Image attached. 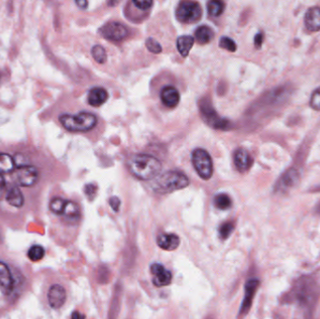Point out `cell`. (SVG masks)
<instances>
[{"label": "cell", "mask_w": 320, "mask_h": 319, "mask_svg": "<svg viewBox=\"0 0 320 319\" xmlns=\"http://www.w3.org/2000/svg\"><path fill=\"white\" fill-rule=\"evenodd\" d=\"M130 172L139 180H151L160 175L162 164L157 158L146 155L137 154L132 156L128 161Z\"/></svg>", "instance_id": "cell-1"}, {"label": "cell", "mask_w": 320, "mask_h": 319, "mask_svg": "<svg viewBox=\"0 0 320 319\" xmlns=\"http://www.w3.org/2000/svg\"><path fill=\"white\" fill-rule=\"evenodd\" d=\"M189 184L187 176L181 171H167L159 175L153 183V189L157 193L168 194L183 189Z\"/></svg>", "instance_id": "cell-2"}, {"label": "cell", "mask_w": 320, "mask_h": 319, "mask_svg": "<svg viewBox=\"0 0 320 319\" xmlns=\"http://www.w3.org/2000/svg\"><path fill=\"white\" fill-rule=\"evenodd\" d=\"M59 121L67 130L71 132H86L96 127V117L87 112H82L76 115L63 114Z\"/></svg>", "instance_id": "cell-3"}, {"label": "cell", "mask_w": 320, "mask_h": 319, "mask_svg": "<svg viewBox=\"0 0 320 319\" xmlns=\"http://www.w3.org/2000/svg\"><path fill=\"white\" fill-rule=\"evenodd\" d=\"M192 163L195 170L203 180H209L213 176V160L206 150H195L192 153Z\"/></svg>", "instance_id": "cell-4"}, {"label": "cell", "mask_w": 320, "mask_h": 319, "mask_svg": "<svg viewBox=\"0 0 320 319\" xmlns=\"http://www.w3.org/2000/svg\"><path fill=\"white\" fill-rule=\"evenodd\" d=\"M203 15V9L198 2L182 1L176 9V18L184 23L199 21Z\"/></svg>", "instance_id": "cell-5"}, {"label": "cell", "mask_w": 320, "mask_h": 319, "mask_svg": "<svg viewBox=\"0 0 320 319\" xmlns=\"http://www.w3.org/2000/svg\"><path fill=\"white\" fill-rule=\"evenodd\" d=\"M200 110L204 122H206L210 127L215 129H228L229 128V122L217 114L207 98H203L200 102Z\"/></svg>", "instance_id": "cell-6"}, {"label": "cell", "mask_w": 320, "mask_h": 319, "mask_svg": "<svg viewBox=\"0 0 320 319\" xmlns=\"http://www.w3.org/2000/svg\"><path fill=\"white\" fill-rule=\"evenodd\" d=\"M101 35L112 42H120L128 35V28L121 23L111 22L100 28Z\"/></svg>", "instance_id": "cell-7"}, {"label": "cell", "mask_w": 320, "mask_h": 319, "mask_svg": "<svg viewBox=\"0 0 320 319\" xmlns=\"http://www.w3.org/2000/svg\"><path fill=\"white\" fill-rule=\"evenodd\" d=\"M259 287V280L253 278L247 281L246 284V289H245V298L242 302V306L239 312V319H244L246 315L248 314L249 310L252 306L253 299L255 298L256 290Z\"/></svg>", "instance_id": "cell-8"}, {"label": "cell", "mask_w": 320, "mask_h": 319, "mask_svg": "<svg viewBox=\"0 0 320 319\" xmlns=\"http://www.w3.org/2000/svg\"><path fill=\"white\" fill-rule=\"evenodd\" d=\"M17 286L16 279L8 264L0 261V289L5 294L14 292Z\"/></svg>", "instance_id": "cell-9"}, {"label": "cell", "mask_w": 320, "mask_h": 319, "mask_svg": "<svg viewBox=\"0 0 320 319\" xmlns=\"http://www.w3.org/2000/svg\"><path fill=\"white\" fill-rule=\"evenodd\" d=\"M150 270L153 275V284L156 287H167L171 284L172 274L162 264L154 263L151 265Z\"/></svg>", "instance_id": "cell-10"}, {"label": "cell", "mask_w": 320, "mask_h": 319, "mask_svg": "<svg viewBox=\"0 0 320 319\" xmlns=\"http://www.w3.org/2000/svg\"><path fill=\"white\" fill-rule=\"evenodd\" d=\"M38 177L39 172L34 166L25 165L18 168L17 178L23 186H32L38 181Z\"/></svg>", "instance_id": "cell-11"}, {"label": "cell", "mask_w": 320, "mask_h": 319, "mask_svg": "<svg viewBox=\"0 0 320 319\" xmlns=\"http://www.w3.org/2000/svg\"><path fill=\"white\" fill-rule=\"evenodd\" d=\"M67 299V293L63 287L53 285L48 292V300L50 306L53 309L61 308Z\"/></svg>", "instance_id": "cell-12"}, {"label": "cell", "mask_w": 320, "mask_h": 319, "mask_svg": "<svg viewBox=\"0 0 320 319\" xmlns=\"http://www.w3.org/2000/svg\"><path fill=\"white\" fill-rule=\"evenodd\" d=\"M160 98L165 106L175 108L179 104L180 94L175 87L169 85L162 88L160 93Z\"/></svg>", "instance_id": "cell-13"}, {"label": "cell", "mask_w": 320, "mask_h": 319, "mask_svg": "<svg viewBox=\"0 0 320 319\" xmlns=\"http://www.w3.org/2000/svg\"><path fill=\"white\" fill-rule=\"evenodd\" d=\"M299 171L295 169L288 170L278 183L277 189L280 191H288V189L294 187L299 182Z\"/></svg>", "instance_id": "cell-14"}, {"label": "cell", "mask_w": 320, "mask_h": 319, "mask_svg": "<svg viewBox=\"0 0 320 319\" xmlns=\"http://www.w3.org/2000/svg\"><path fill=\"white\" fill-rule=\"evenodd\" d=\"M234 163L237 170L241 172H246L251 168L253 160L246 149L239 148L235 152Z\"/></svg>", "instance_id": "cell-15"}, {"label": "cell", "mask_w": 320, "mask_h": 319, "mask_svg": "<svg viewBox=\"0 0 320 319\" xmlns=\"http://www.w3.org/2000/svg\"><path fill=\"white\" fill-rule=\"evenodd\" d=\"M158 245L161 249L166 251H173L180 245V238L172 233H162L158 236Z\"/></svg>", "instance_id": "cell-16"}, {"label": "cell", "mask_w": 320, "mask_h": 319, "mask_svg": "<svg viewBox=\"0 0 320 319\" xmlns=\"http://www.w3.org/2000/svg\"><path fill=\"white\" fill-rule=\"evenodd\" d=\"M304 23L309 31L317 32L320 30V8L313 7L306 11Z\"/></svg>", "instance_id": "cell-17"}, {"label": "cell", "mask_w": 320, "mask_h": 319, "mask_svg": "<svg viewBox=\"0 0 320 319\" xmlns=\"http://www.w3.org/2000/svg\"><path fill=\"white\" fill-rule=\"evenodd\" d=\"M108 99V93L102 87H95L88 94V102L91 106L99 107L104 104Z\"/></svg>", "instance_id": "cell-18"}, {"label": "cell", "mask_w": 320, "mask_h": 319, "mask_svg": "<svg viewBox=\"0 0 320 319\" xmlns=\"http://www.w3.org/2000/svg\"><path fill=\"white\" fill-rule=\"evenodd\" d=\"M194 43H195V39L188 35L181 36L177 39V43H177V49H178L179 53H181L182 56L186 57L188 55L190 50L192 49Z\"/></svg>", "instance_id": "cell-19"}, {"label": "cell", "mask_w": 320, "mask_h": 319, "mask_svg": "<svg viewBox=\"0 0 320 319\" xmlns=\"http://www.w3.org/2000/svg\"><path fill=\"white\" fill-rule=\"evenodd\" d=\"M6 200L10 205L13 207H17V208H20L23 204V193L16 186H12L8 190L7 195H6Z\"/></svg>", "instance_id": "cell-20"}, {"label": "cell", "mask_w": 320, "mask_h": 319, "mask_svg": "<svg viewBox=\"0 0 320 319\" xmlns=\"http://www.w3.org/2000/svg\"><path fill=\"white\" fill-rule=\"evenodd\" d=\"M214 37L213 29L207 25H202L197 28L195 32L196 41L201 44H207L210 43Z\"/></svg>", "instance_id": "cell-21"}, {"label": "cell", "mask_w": 320, "mask_h": 319, "mask_svg": "<svg viewBox=\"0 0 320 319\" xmlns=\"http://www.w3.org/2000/svg\"><path fill=\"white\" fill-rule=\"evenodd\" d=\"M14 159L5 153L0 154V173H10L14 170Z\"/></svg>", "instance_id": "cell-22"}, {"label": "cell", "mask_w": 320, "mask_h": 319, "mask_svg": "<svg viewBox=\"0 0 320 319\" xmlns=\"http://www.w3.org/2000/svg\"><path fill=\"white\" fill-rule=\"evenodd\" d=\"M213 203H214V206L219 210H228L229 208H230L232 202H231L230 198L227 194L222 193V194H218L214 197Z\"/></svg>", "instance_id": "cell-23"}, {"label": "cell", "mask_w": 320, "mask_h": 319, "mask_svg": "<svg viewBox=\"0 0 320 319\" xmlns=\"http://www.w3.org/2000/svg\"><path fill=\"white\" fill-rule=\"evenodd\" d=\"M208 12L210 15L218 17L220 16L225 10V3L222 1H216V0H212L208 3L207 5Z\"/></svg>", "instance_id": "cell-24"}, {"label": "cell", "mask_w": 320, "mask_h": 319, "mask_svg": "<svg viewBox=\"0 0 320 319\" xmlns=\"http://www.w3.org/2000/svg\"><path fill=\"white\" fill-rule=\"evenodd\" d=\"M63 214L69 219H77L80 215L79 206L75 202L68 201Z\"/></svg>", "instance_id": "cell-25"}, {"label": "cell", "mask_w": 320, "mask_h": 319, "mask_svg": "<svg viewBox=\"0 0 320 319\" xmlns=\"http://www.w3.org/2000/svg\"><path fill=\"white\" fill-rule=\"evenodd\" d=\"M44 255H45V250L42 245H33L27 252L28 257L32 261H39L43 259Z\"/></svg>", "instance_id": "cell-26"}, {"label": "cell", "mask_w": 320, "mask_h": 319, "mask_svg": "<svg viewBox=\"0 0 320 319\" xmlns=\"http://www.w3.org/2000/svg\"><path fill=\"white\" fill-rule=\"evenodd\" d=\"M92 56L99 64H104L107 60V53L105 49L101 45H95L92 50Z\"/></svg>", "instance_id": "cell-27"}, {"label": "cell", "mask_w": 320, "mask_h": 319, "mask_svg": "<svg viewBox=\"0 0 320 319\" xmlns=\"http://www.w3.org/2000/svg\"><path fill=\"white\" fill-rule=\"evenodd\" d=\"M68 201L61 198H54L50 203V210L55 214H63Z\"/></svg>", "instance_id": "cell-28"}, {"label": "cell", "mask_w": 320, "mask_h": 319, "mask_svg": "<svg viewBox=\"0 0 320 319\" xmlns=\"http://www.w3.org/2000/svg\"><path fill=\"white\" fill-rule=\"evenodd\" d=\"M235 226L233 222H225L222 224L219 228H218V233H219V237L222 240H226L228 239L231 233L234 230Z\"/></svg>", "instance_id": "cell-29"}, {"label": "cell", "mask_w": 320, "mask_h": 319, "mask_svg": "<svg viewBox=\"0 0 320 319\" xmlns=\"http://www.w3.org/2000/svg\"><path fill=\"white\" fill-rule=\"evenodd\" d=\"M219 46L223 48L225 50H228L231 53H234L237 50V45L233 40L228 37H222L221 40L219 41Z\"/></svg>", "instance_id": "cell-30"}, {"label": "cell", "mask_w": 320, "mask_h": 319, "mask_svg": "<svg viewBox=\"0 0 320 319\" xmlns=\"http://www.w3.org/2000/svg\"><path fill=\"white\" fill-rule=\"evenodd\" d=\"M145 44H146L147 49L149 50L151 53H160L162 52L161 45L155 39H153V38H148L146 40Z\"/></svg>", "instance_id": "cell-31"}, {"label": "cell", "mask_w": 320, "mask_h": 319, "mask_svg": "<svg viewBox=\"0 0 320 319\" xmlns=\"http://www.w3.org/2000/svg\"><path fill=\"white\" fill-rule=\"evenodd\" d=\"M310 105L314 110L320 111V87L313 92L310 99Z\"/></svg>", "instance_id": "cell-32"}, {"label": "cell", "mask_w": 320, "mask_h": 319, "mask_svg": "<svg viewBox=\"0 0 320 319\" xmlns=\"http://www.w3.org/2000/svg\"><path fill=\"white\" fill-rule=\"evenodd\" d=\"M96 192H97V186L93 183L86 184L85 186V193L89 200H94V198L96 197Z\"/></svg>", "instance_id": "cell-33"}, {"label": "cell", "mask_w": 320, "mask_h": 319, "mask_svg": "<svg viewBox=\"0 0 320 319\" xmlns=\"http://www.w3.org/2000/svg\"><path fill=\"white\" fill-rule=\"evenodd\" d=\"M132 3L141 11L148 10L153 5V1H151V0H145V1H136V0H134V1H132Z\"/></svg>", "instance_id": "cell-34"}, {"label": "cell", "mask_w": 320, "mask_h": 319, "mask_svg": "<svg viewBox=\"0 0 320 319\" xmlns=\"http://www.w3.org/2000/svg\"><path fill=\"white\" fill-rule=\"evenodd\" d=\"M109 203H110V206L112 207V209L114 212H118L119 211L120 205H121V201L119 200V198H117V197H112L109 200Z\"/></svg>", "instance_id": "cell-35"}, {"label": "cell", "mask_w": 320, "mask_h": 319, "mask_svg": "<svg viewBox=\"0 0 320 319\" xmlns=\"http://www.w3.org/2000/svg\"><path fill=\"white\" fill-rule=\"evenodd\" d=\"M254 43H255L256 48H260L261 47L262 43H263V34L262 33H257L256 34Z\"/></svg>", "instance_id": "cell-36"}, {"label": "cell", "mask_w": 320, "mask_h": 319, "mask_svg": "<svg viewBox=\"0 0 320 319\" xmlns=\"http://www.w3.org/2000/svg\"><path fill=\"white\" fill-rule=\"evenodd\" d=\"M5 188H6V181H5L2 173H0V199L2 198V196L5 192Z\"/></svg>", "instance_id": "cell-37"}, {"label": "cell", "mask_w": 320, "mask_h": 319, "mask_svg": "<svg viewBox=\"0 0 320 319\" xmlns=\"http://www.w3.org/2000/svg\"><path fill=\"white\" fill-rule=\"evenodd\" d=\"M76 4L82 9H86V7L88 5V2L86 0H79V1H76Z\"/></svg>", "instance_id": "cell-38"}, {"label": "cell", "mask_w": 320, "mask_h": 319, "mask_svg": "<svg viewBox=\"0 0 320 319\" xmlns=\"http://www.w3.org/2000/svg\"><path fill=\"white\" fill-rule=\"evenodd\" d=\"M72 319H85V317L82 314H80L79 312H74L72 314Z\"/></svg>", "instance_id": "cell-39"}, {"label": "cell", "mask_w": 320, "mask_h": 319, "mask_svg": "<svg viewBox=\"0 0 320 319\" xmlns=\"http://www.w3.org/2000/svg\"></svg>", "instance_id": "cell-40"}]
</instances>
